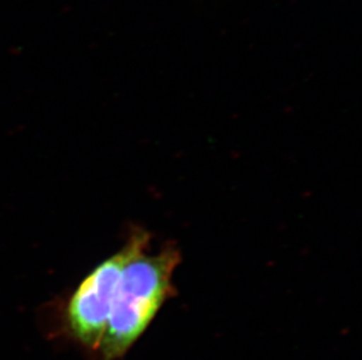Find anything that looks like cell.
I'll return each mask as SVG.
<instances>
[{
  "instance_id": "6da1fadb",
  "label": "cell",
  "mask_w": 362,
  "mask_h": 360,
  "mask_svg": "<svg viewBox=\"0 0 362 360\" xmlns=\"http://www.w3.org/2000/svg\"><path fill=\"white\" fill-rule=\"evenodd\" d=\"M149 239L147 233L137 232L126 246V261L99 347L103 360L122 357L173 292L171 281L181 253L168 246L151 254Z\"/></svg>"
},
{
  "instance_id": "7a4b0ae2",
  "label": "cell",
  "mask_w": 362,
  "mask_h": 360,
  "mask_svg": "<svg viewBox=\"0 0 362 360\" xmlns=\"http://www.w3.org/2000/svg\"><path fill=\"white\" fill-rule=\"evenodd\" d=\"M126 247L100 263L76 288L67 306V324L72 336L85 347L99 349L110 320Z\"/></svg>"
}]
</instances>
